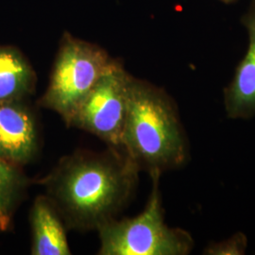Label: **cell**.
I'll return each mask as SVG.
<instances>
[{"label":"cell","instance_id":"11","mask_svg":"<svg viewBox=\"0 0 255 255\" xmlns=\"http://www.w3.org/2000/svg\"><path fill=\"white\" fill-rule=\"evenodd\" d=\"M246 246V237L239 234L230 238L226 242L211 245L206 252L210 255H243Z\"/></svg>","mask_w":255,"mask_h":255},{"label":"cell","instance_id":"9","mask_svg":"<svg viewBox=\"0 0 255 255\" xmlns=\"http://www.w3.org/2000/svg\"><path fill=\"white\" fill-rule=\"evenodd\" d=\"M35 86L36 74L24 54L16 47L0 46V103L26 101Z\"/></svg>","mask_w":255,"mask_h":255},{"label":"cell","instance_id":"6","mask_svg":"<svg viewBox=\"0 0 255 255\" xmlns=\"http://www.w3.org/2000/svg\"><path fill=\"white\" fill-rule=\"evenodd\" d=\"M39 137L35 116L26 101L0 103V158L21 166L38 153Z\"/></svg>","mask_w":255,"mask_h":255},{"label":"cell","instance_id":"1","mask_svg":"<svg viewBox=\"0 0 255 255\" xmlns=\"http://www.w3.org/2000/svg\"><path fill=\"white\" fill-rule=\"evenodd\" d=\"M140 169L123 151L78 150L40 181L68 230L98 231L131 199Z\"/></svg>","mask_w":255,"mask_h":255},{"label":"cell","instance_id":"7","mask_svg":"<svg viewBox=\"0 0 255 255\" xmlns=\"http://www.w3.org/2000/svg\"><path fill=\"white\" fill-rule=\"evenodd\" d=\"M241 23L249 35L248 50L237 65L232 82L224 89L225 111L233 119L255 116V0L242 16Z\"/></svg>","mask_w":255,"mask_h":255},{"label":"cell","instance_id":"2","mask_svg":"<svg viewBox=\"0 0 255 255\" xmlns=\"http://www.w3.org/2000/svg\"><path fill=\"white\" fill-rule=\"evenodd\" d=\"M122 151L149 174L180 168L189 146L177 106L164 89L131 77Z\"/></svg>","mask_w":255,"mask_h":255},{"label":"cell","instance_id":"4","mask_svg":"<svg viewBox=\"0 0 255 255\" xmlns=\"http://www.w3.org/2000/svg\"><path fill=\"white\" fill-rule=\"evenodd\" d=\"M113 60L104 48L65 32L39 105L57 113L68 125Z\"/></svg>","mask_w":255,"mask_h":255},{"label":"cell","instance_id":"5","mask_svg":"<svg viewBox=\"0 0 255 255\" xmlns=\"http://www.w3.org/2000/svg\"><path fill=\"white\" fill-rule=\"evenodd\" d=\"M131 77L123 64L114 59L67 126L88 131L105 142L108 147L122 151Z\"/></svg>","mask_w":255,"mask_h":255},{"label":"cell","instance_id":"8","mask_svg":"<svg viewBox=\"0 0 255 255\" xmlns=\"http://www.w3.org/2000/svg\"><path fill=\"white\" fill-rule=\"evenodd\" d=\"M31 255H70L66 226L46 195L38 196L30 210Z\"/></svg>","mask_w":255,"mask_h":255},{"label":"cell","instance_id":"3","mask_svg":"<svg viewBox=\"0 0 255 255\" xmlns=\"http://www.w3.org/2000/svg\"><path fill=\"white\" fill-rule=\"evenodd\" d=\"M162 174H150L152 189L146 207L130 219H112L98 230L101 255H186L194 247L185 230L164 222L159 182Z\"/></svg>","mask_w":255,"mask_h":255},{"label":"cell","instance_id":"10","mask_svg":"<svg viewBox=\"0 0 255 255\" xmlns=\"http://www.w3.org/2000/svg\"><path fill=\"white\" fill-rule=\"evenodd\" d=\"M28 180L19 166L0 158V231H7L27 189Z\"/></svg>","mask_w":255,"mask_h":255},{"label":"cell","instance_id":"12","mask_svg":"<svg viewBox=\"0 0 255 255\" xmlns=\"http://www.w3.org/2000/svg\"><path fill=\"white\" fill-rule=\"evenodd\" d=\"M222 2H225V3H233V2H236L237 0H220Z\"/></svg>","mask_w":255,"mask_h":255}]
</instances>
